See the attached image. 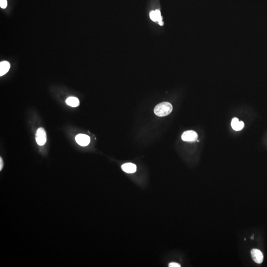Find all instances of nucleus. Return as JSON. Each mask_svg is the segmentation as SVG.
<instances>
[{"mask_svg": "<svg viewBox=\"0 0 267 267\" xmlns=\"http://www.w3.org/2000/svg\"><path fill=\"white\" fill-rule=\"evenodd\" d=\"M169 267H180L181 265L175 262H171L169 264Z\"/></svg>", "mask_w": 267, "mask_h": 267, "instance_id": "13", "label": "nucleus"}, {"mask_svg": "<svg viewBox=\"0 0 267 267\" xmlns=\"http://www.w3.org/2000/svg\"><path fill=\"white\" fill-rule=\"evenodd\" d=\"M149 17H150V19L153 20V21L154 22H157L155 11H154V10L150 11V13H149Z\"/></svg>", "mask_w": 267, "mask_h": 267, "instance_id": "11", "label": "nucleus"}, {"mask_svg": "<svg viewBox=\"0 0 267 267\" xmlns=\"http://www.w3.org/2000/svg\"><path fill=\"white\" fill-rule=\"evenodd\" d=\"M66 103L67 105L72 107H77L79 105V101L77 98L71 97L67 98Z\"/></svg>", "mask_w": 267, "mask_h": 267, "instance_id": "9", "label": "nucleus"}, {"mask_svg": "<svg viewBox=\"0 0 267 267\" xmlns=\"http://www.w3.org/2000/svg\"><path fill=\"white\" fill-rule=\"evenodd\" d=\"M251 239H254V237H253V236H252V237H251Z\"/></svg>", "mask_w": 267, "mask_h": 267, "instance_id": "16", "label": "nucleus"}, {"mask_svg": "<svg viewBox=\"0 0 267 267\" xmlns=\"http://www.w3.org/2000/svg\"><path fill=\"white\" fill-rule=\"evenodd\" d=\"M154 11H155V14H156L157 22H158L162 21L163 18L161 15V13H160V10H154Z\"/></svg>", "mask_w": 267, "mask_h": 267, "instance_id": "10", "label": "nucleus"}, {"mask_svg": "<svg viewBox=\"0 0 267 267\" xmlns=\"http://www.w3.org/2000/svg\"><path fill=\"white\" fill-rule=\"evenodd\" d=\"M158 23L159 25H161V26H162L163 24H164V22L161 21V22H158Z\"/></svg>", "mask_w": 267, "mask_h": 267, "instance_id": "15", "label": "nucleus"}, {"mask_svg": "<svg viewBox=\"0 0 267 267\" xmlns=\"http://www.w3.org/2000/svg\"><path fill=\"white\" fill-rule=\"evenodd\" d=\"M4 163L3 159L2 157H0V171H1L2 170H3V167H4Z\"/></svg>", "mask_w": 267, "mask_h": 267, "instance_id": "14", "label": "nucleus"}, {"mask_svg": "<svg viewBox=\"0 0 267 267\" xmlns=\"http://www.w3.org/2000/svg\"><path fill=\"white\" fill-rule=\"evenodd\" d=\"M197 134L195 131L190 130L185 131L183 134L181 136V139L185 141L193 142L197 141Z\"/></svg>", "mask_w": 267, "mask_h": 267, "instance_id": "3", "label": "nucleus"}, {"mask_svg": "<svg viewBox=\"0 0 267 267\" xmlns=\"http://www.w3.org/2000/svg\"><path fill=\"white\" fill-rule=\"evenodd\" d=\"M252 259L257 264L262 263L263 261V255L261 251L257 249H253L251 251Z\"/></svg>", "mask_w": 267, "mask_h": 267, "instance_id": "4", "label": "nucleus"}, {"mask_svg": "<svg viewBox=\"0 0 267 267\" xmlns=\"http://www.w3.org/2000/svg\"><path fill=\"white\" fill-rule=\"evenodd\" d=\"M121 168L125 172L130 174L135 173L137 170L136 165L132 163H127L123 164Z\"/></svg>", "mask_w": 267, "mask_h": 267, "instance_id": "6", "label": "nucleus"}, {"mask_svg": "<svg viewBox=\"0 0 267 267\" xmlns=\"http://www.w3.org/2000/svg\"><path fill=\"white\" fill-rule=\"evenodd\" d=\"M232 128L235 131H241L245 127V124L242 121H239L237 118H233L231 122Z\"/></svg>", "mask_w": 267, "mask_h": 267, "instance_id": "7", "label": "nucleus"}, {"mask_svg": "<svg viewBox=\"0 0 267 267\" xmlns=\"http://www.w3.org/2000/svg\"><path fill=\"white\" fill-rule=\"evenodd\" d=\"M35 139L37 143L39 145H44L47 141V135L43 128H39L36 133Z\"/></svg>", "mask_w": 267, "mask_h": 267, "instance_id": "2", "label": "nucleus"}, {"mask_svg": "<svg viewBox=\"0 0 267 267\" xmlns=\"http://www.w3.org/2000/svg\"><path fill=\"white\" fill-rule=\"evenodd\" d=\"M173 106L168 102H163L159 103L155 106L154 112L157 116L163 117L171 114L172 111Z\"/></svg>", "mask_w": 267, "mask_h": 267, "instance_id": "1", "label": "nucleus"}, {"mask_svg": "<svg viewBox=\"0 0 267 267\" xmlns=\"http://www.w3.org/2000/svg\"><path fill=\"white\" fill-rule=\"evenodd\" d=\"M10 64L9 62L4 61L0 62V76H2L9 71L10 68Z\"/></svg>", "mask_w": 267, "mask_h": 267, "instance_id": "8", "label": "nucleus"}, {"mask_svg": "<svg viewBox=\"0 0 267 267\" xmlns=\"http://www.w3.org/2000/svg\"><path fill=\"white\" fill-rule=\"evenodd\" d=\"M75 140L77 144L82 146H86L90 142V137L87 135L80 134L76 136Z\"/></svg>", "mask_w": 267, "mask_h": 267, "instance_id": "5", "label": "nucleus"}, {"mask_svg": "<svg viewBox=\"0 0 267 267\" xmlns=\"http://www.w3.org/2000/svg\"><path fill=\"white\" fill-rule=\"evenodd\" d=\"M7 1L6 0H0V6L2 9H5L7 6Z\"/></svg>", "mask_w": 267, "mask_h": 267, "instance_id": "12", "label": "nucleus"}]
</instances>
